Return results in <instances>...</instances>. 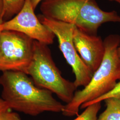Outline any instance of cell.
I'll return each mask as SVG.
<instances>
[{
	"instance_id": "obj_1",
	"label": "cell",
	"mask_w": 120,
	"mask_h": 120,
	"mask_svg": "<svg viewBox=\"0 0 120 120\" xmlns=\"http://www.w3.org/2000/svg\"><path fill=\"white\" fill-rule=\"evenodd\" d=\"M0 85L2 88L1 98L16 111L36 116L45 112H62L64 107L51 92L37 86L24 72H3Z\"/></svg>"
},
{
	"instance_id": "obj_2",
	"label": "cell",
	"mask_w": 120,
	"mask_h": 120,
	"mask_svg": "<svg viewBox=\"0 0 120 120\" xmlns=\"http://www.w3.org/2000/svg\"><path fill=\"white\" fill-rule=\"evenodd\" d=\"M40 10L47 19L72 24L90 34L97 35L105 23H120L116 11H104L95 0H43Z\"/></svg>"
},
{
	"instance_id": "obj_3",
	"label": "cell",
	"mask_w": 120,
	"mask_h": 120,
	"mask_svg": "<svg viewBox=\"0 0 120 120\" xmlns=\"http://www.w3.org/2000/svg\"><path fill=\"white\" fill-rule=\"evenodd\" d=\"M103 41L105 52L101 64L93 74L89 83L82 90L76 91L72 101L64 105L62 112L64 116H78L82 105L105 94L120 80V58L117 52L120 36L109 35Z\"/></svg>"
},
{
	"instance_id": "obj_4",
	"label": "cell",
	"mask_w": 120,
	"mask_h": 120,
	"mask_svg": "<svg viewBox=\"0 0 120 120\" xmlns=\"http://www.w3.org/2000/svg\"><path fill=\"white\" fill-rule=\"evenodd\" d=\"M26 74L35 85L51 92L66 104L73 99L77 88L73 82L62 76L48 45L34 41L33 56Z\"/></svg>"
},
{
	"instance_id": "obj_5",
	"label": "cell",
	"mask_w": 120,
	"mask_h": 120,
	"mask_svg": "<svg viewBox=\"0 0 120 120\" xmlns=\"http://www.w3.org/2000/svg\"><path fill=\"white\" fill-rule=\"evenodd\" d=\"M34 41L17 31H1L0 71H20L26 73L33 58Z\"/></svg>"
},
{
	"instance_id": "obj_6",
	"label": "cell",
	"mask_w": 120,
	"mask_h": 120,
	"mask_svg": "<svg viewBox=\"0 0 120 120\" xmlns=\"http://www.w3.org/2000/svg\"><path fill=\"white\" fill-rule=\"evenodd\" d=\"M39 19L58 39L60 50L74 74L75 79L73 82L76 88L85 87L90 82L93 74L84 64L75 47L73 31L75 26L50 20L42 15Z\"/></svg>"
},
{
	"instance_id": "obj_7",
	"label": "cell",
	"mask_w": 120,
	"mask_h": 120,
	"mask_svg": "<svg viewBox=\"0 0 120 120\" xmlns=\"http://www.w3.org/2000/svg\"><path fill=\"white\" fill-rule=\"evenodd\" d=\"M30 0H26L22 10L9 21L0 24V31L11 30L27 35L47 45L53 43L55 35L36 16Z\"/></svg>"
},
{
	"instance_id": "obj_8",
	"label": "cell",
	"mask_w": 120,
	"mask_h": 120,
	"mask_svg": "<svg viewBox=\"0 0 120 120\" xmlns=\"http://www.w3.org/2000/svg\"><path fill=\"white\" fill-rule=\"evenodd\" d=\"M73 41L82 61L93 75L101 64L105 54L103 40L97 35L88 34L75 26Z\"/></svg>"
},
{
	"instance_id": "obj_9",
	"label": "cell",
	"mask_w": 120,
	"mask_h": 120,
	"mask_svg": "<svg viewBox=\"0 0 120 120\" xmlns=\"http://www.w3.org/2000/svg\"><path fill=\"white\" fill-rule=\"evenodd\" d=\"M104 101L106 108L98 120H120V97L107 99Z\"/></svg>"
},
{
	"instance_id": "obj_10",
	"label": "cell",
	"mask_w": 120,
	"mask_h": 120,
	"mask_svg": "<svg viewBox=\"0 0 120 120\" xmlns=\"http://www.w3.org/2000/svg\"><path fill=\"white\" fill-rule=\"evenodd\" d=\"M26 0H3L4 9L2 23L9 21L16 16L23 7Z\"/></svg>"
},
{
	"instance_id": "obj_11",
	"label": "cell",
	"mask_w": 120,
	"mask_h": 120,
	"mask_svg": "<svg viewBox=\"0 0 120 120\" xmlns=\"http://www.w3.org/2000/svg\"><path fill=\"white\" fill-rule=\"evenodd\" d=\"M101 102L94 103L88 106L80 115L73 120H98V114L101 107Z\"/></svg>"
},
{
	"instance_id": "obj_12",
	"label": "cell",
	"mask_w": 120,
	"mask_h": 120,
	"mask_svg": "<svg viewBox=\"0 0 120 120\" xmlns=\"http://www.w3.org/2000/svg\"><path fill=\"white\" fill-rule=\"evenodd\" d=\"M12 110L4 101L0 98V120H22L17 113Z\"/></svg>"
},
{
	"instance_id": "obj_13",
	"label": "cell",
	"mask_w": 120,
	"mask_h": 120,
	"mask_svg": "<svg viewBox=\"0 0 120 120\" xmlns=\"http://www.w3.org/2000/svg\"><path fill=\"white\" fill-rule=\"evenodd\" d=\"M120 97V82H117V84L115 87L110 91L108 92L99 98L94 101H90L89 102L84 104L83 107L86 108L88 106L94 103L97 102H101L107 99L112 98H119Z\"/></svg>"
},
{
	"instance_id": "obj_14",
	"label": "cell",
	"mask_w": 120,
	"mask_h": 120,
	"mask_svg": "<svg viewBox=\"0 0 120 120\" xmlns=\"http://www.w3.org/2000/svg\"><path fill=\"white\" fill-rule=\"evenodd\" d=\"M4 9L3 0H0V24L2 23V16Z\"/></svg>"
},
{
	"instance_id": "obj_15",
	"label": "cell",
	"mask_w": 120,
	"mask_h": 120,
	"mask_svg": "<svg viewBox=\"0 0 120 120\" xmlns=\"http://www.w3.org/2000/svg\"><path fill=\"white\" fill-rule=\"evenodd\" d=\"M30 0L31 1L33 7L35 10L37 7L38 5L40 3H41L43 0Z\"/></svg>"
},
{
	"instance_id": "obj_16",
	"label": "cell",
	"mask_w": 120,
	"mask_h": 120,
	"mask_svg": "<svg viewBox=\"0 0 120 120\" xmlns=\"http://www.w3.org/2000/svg\"><path fill=\"white\" fill-rule=\"evenodd\" d=\"M110 0L111 1H114L120 4V0Z\"/></svg>"
},
{
	"instance_id": "obj_17",
	"label": "cell",
	"mask_w": 120,
	"mask_h": 120,
	"mask_svg": "<svg viewBox=\"0 0 120 120\" xmlns=\"http://www.w3.org/2000/svg\"><path fill=\"white\" fill-rule=\"evenodd\" d=\"M117 52H118V56H119V57L120 58V46H119V48H118V49H117Z\"/></svg>"
},
{
	"instance_id": "obj_18",
	"label": "cell",
	"mask_w": 120,
	"mask_h": 120,
	"mask_svg": "<svg viewBox=\"0 0 120 120\" xmlns=\"http://www.w3.org/2000/svg\"><path fill=\"white\" fill-rule=\"evenodd\" d=\"M0 32H1V31H0Z\"/></svg>"
}]
</instances>
